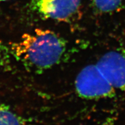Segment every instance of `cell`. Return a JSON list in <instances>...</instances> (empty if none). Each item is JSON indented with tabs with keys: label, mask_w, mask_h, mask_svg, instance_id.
<instances>
[{
	"label": "cell",
	"mask_w": 125,
	"mask_h": 125,
	"mask_svg": "<svg viewBox=\"0 0 125 125\" xmlns=\"http://www.w3.org/2000/svg\"><path fill=\"white\" fill-rule=\"evenodd\" d=\"M67 47L64 39L53 31L37 29L32 33L23 34L11 49L24 66L41 72L59 64Z\"/></svg>",
	"instance_id": "6da1fadb"
},
{
	"label": "cell",
	"mask_w": 125,
	"mask_h": 125,
	"mask_svg": "<svg viewBox=\"0 0 125 125\" xmlns=\"http://www.w3.org/2000/svg\"><path fill=\"white\" fill-rule=\"evenodd\" d=\"M75 87L78 96L89 100L112 98L115 96V89L96 64L84 67L76 76Z\"/></svg>",
	"instance_id": "7a4b0ae2"
},
{
	"label": "cell",
	"mask_w": 125,
	"mask_h": 125,
	"mask_svg": "<svg viewBox=\"0 0 125 125\" xmlns=\"http://www.w3.org/2000/svg\"><path fill=\"white\" fill-rule=\"evenodd\" d=\"M82 0H34V9L42 18L70 22L79 13Z\"/></svg>",
	"instance_id": "3957f363"
},
{
	"label": "cell",
	"mask_w": 125,
	"mask_h": 125,
	"mask_svg": "<svg viewBox=\"0 0 125 125\" xmlns=\"http://www.w3.org/2000/svg\"><path fill=\"white\" fill-rule=\"evenodd\" d=\"M96 65L114 88L125 92V51H112L106 53Z\"/></svg>",
	"instance_id": "277c9868"
},
{
	"label": "cell",
	"mask_w": 125,
	"mask_h": 125,
	"mask_svg": "<svg viewBox=\"0 0 125 125\" xmlns=\"http://www.w3.org/2000/svg\"><path fill=\"white\" fill-rule=\"evenodd\" d=\"M0 125H32L17 115L5 104L0 103Z\"/></svg>",
	"instance_id": "5b68a950"
},
{
	"label": "cell",
	"mask_w": 125,
	"mask_h": 125,
	"mask_svg": "<svg viewBox=\"0 0 125 125\" xmlns=\"http://www.w3.org/2000/svg\"><path fill=\"white\" fill-rule=\"evenodd\" d=\"M7 1V0H0V3L2 2H5V1Z\"/></svg>",
	"instance_id": "8992f818"
}]
</instances>
